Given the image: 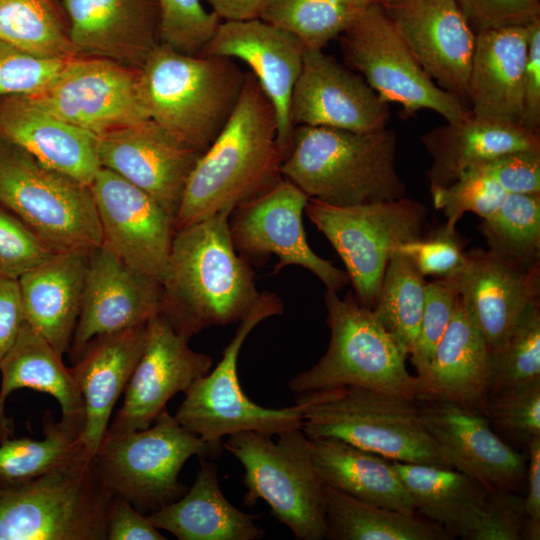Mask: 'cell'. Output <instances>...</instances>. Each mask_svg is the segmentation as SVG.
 Returning <instances> with one entry per match:
<instances>
[{
  "mask_svg": "<svg viewBox=\"0 0 540 540\" xmlns=\"http://www.w3.org/2000/svg\"><path fill=\"white\" fill-rule=\"evenodd\" d=\"M396 143L387 127L355 132L296 126L281 174L309 198L336 206L400 199L406 186L395 168Z\"/></svg>",
  "mask_w": 540,
  "mask_h": 540,
  "instance_id": "3",
  "label": "cell"
},
{
  "mask_svg": "<svg viewBox=\"0 0 540 540\" xmlns=\"http://www.w3.org/2000/svg\"><path fill=\"white\" fill-rule=\"evenodd\" d=\"M432 158L426 175L430 188L446 187L464 172L498 156L540 150L539 133L519 122L471 115L458 123L435 127L421 137Z\"/></svg>",
  "mask_w": 540,
  "mask_h": 540,
  "instance_id": "29",
  "label": "cell"
},
{
  "mask_svg": "<svg viewBox=\"0 0 540 540\" xmlns=\"http://www.w3.org/2000/svg\"><path fill=\"white\" fill-rule=\"evenodd\" d=\"M305 47L289 32L259 18L221 21L202 55L243 62L271 102L283 158L292 135L289 106Z\"/></svg>",
  "mask_w": 540,
  "mask_h": 540,
  "instance_id": "24",
  "label": "cell"
},
{
  "mask_svg": "<svg viewBox=\"0 0 540 540\" xmlns=\"http://www.w3.org/2000/svg\"><path fill=\"white\" fill-rule=\"evenodd\" d=\"M309 197L282 178L270 190L235 208L229 229L237 252L248 262H263L275 255L274 273L289 265L314 273L327 290L338 292L349 283L346 271L318 256L309 246L302 213Z\"/></svg>",
  "mask_w": 540,
  "mask_h": 540,
  "instance_id": "14",
  "label": "cell"
},
{
  "mask_svg": "<svg viewBox=\"0 0 540 540\" xmlns=\"http://www.w3.org/2000/svg\"><path fill=\"white\" fill-rule=\"evenodd\" d=\"M0 42L42 57L78 56L61 0H0Z\"/></svg>",
  "mask_w": 540,
  "mask_h": 540,
  "instance_id": "37",
  "label": "cell"
},
{
  "mask_svg": "<svg viewBox=\"0 0 540 540\" xmlns=\"http://www.w3.org/2000/svg\"><path fill=\"white\" fill-rule=\"evenodd\" d=\"M114 495L80 453L23 484L0 489V540H106Z\"/></svg>",
  "mask_w": 540,
  "mask_h": 540,
  "instance_id": "7",
  "label": "cell"
},
{
  "mask_svg": "<svg viewBox=\"0 0 540 540\" xmlns=\"http://www.w3.org/2000/svg\"><path fill=\"white\" fill-rule=\"evenodd\" d=\"M101 167L151 196L173 219L187 179L202 153L156 123H140L97 136Z\"/></svg>",
  "mask_w": 540,
  "mask_h": 540,
  "instance_id": "23",
  "label": "cell"
},
{
  "mask_svg": "<svg viewBox=\"0 0 540 540\" xmlns=\"http://www.w3.org/2000/svg\"><path fill=\"white\" fill-rule=\"evenodd\" d=\"M397 0H348V2L358 11L371 7V6H380L385 8Z\"/></svg>",
  "mask_w": 540,
  "mask_h": 540,
  "instance_id": "59",
  "label": "cell"
},
{
  "mask_svg": "<svg viewBox=\"0 0 540 540\" xmlns=\"http://www.w3.org/2000/svg\"><path fill=\"white\" fill-rule=\"evenodd\" d=\"M88 256L55 252L17 279L25 323L62 355L79 317Z\"/></svg>",
  "mask_w": 540,
  "mask_h": 540,
  "instance_id": "30",
  "label": "cell"
},
{
  "mask_svg": "<svg viewBox=\"0 0 540 540\" xmlns=\"http://www.w3.org/2000/svg\"><path fill=\"white\" fill-rule=\"evenodd\" d=\"M489 250L531 263L540 254V193H509L479 226Z\"/></svg>",
  "mask_w": 540,
  "mask_h": 540,
  "instance_id": "41",
  "label": "cell"
},
{
  "mask_svg": "<svg viewBox=\"0 0 540 540\" xmlns=\"http://www.w3.org/2000/svg\"><path fill=\"white\" fill-rule=\"evenodd\" d=\"M527 49V25L477 31L467 89L474 116L520 123Z\"/></svg>",
  "mask_w": 540,
  "mask_h": 540,
  "instance_id": "28",
  "label": "cell"
},
{
  "mask_svg": "<svg viewBox=\"0 0 540 540\" xmlns=\"http://www.w3.org/2000/svg\"><path fill=\"white\" fill-rule=\"evenodd\" d=\"M392 462L416 511L440 525L451 539L467 540L489 490L453 468Z\"/></svg>",
  "mask_w": 540,
  "mask_h": 540,
  "instance_id": "35",
  "label": "cell"
},
{
  "mask_svg": "<svg viewBox=\"0 0 540 540\" xmlns=\"http://www.w3.org/2000/svg\"><path fill=\"white\" fill-rule=\"evenodd\" d=\"M158 529L179 540H256L264 537L255 516L234 507L222 493L216 466L204 457L196 478L179 499L150 513Z\"/></svg>",
  "mask_w": 540,
  "mask_h": 540,
  "instance_id": "33",
  "label": "cell"
},
{
  "mask_svg": "<svg viewBox=\"0 0 540 540\" xmlns=\"http://www.w3.org/2000/svg\"><path fill=\"white\" fill-rule=\"evenodd\" d=\"M324 484V483H323ZM326 535L332 540H447L437 523L367 503L324 484Z\"/></svg>",
  "mask_w": 540,
  "mask_h": 540,
  "instance_id": "36",
  "label": "cell"
},
{
  "mask_svg": "<svg viewBox=\"0 0 540 540\" xmlns=\"http://www.w3.org/2000/svg\"><path fill=\"white\" fill-rule=\"evenodd\" d=\"M230 213L175 231L161 282V313L188 338L212 326L239 323L260 296L249 262L234 247Z\"/></svg>",
  "mask_w": 540,
  "mask_h": 540,
  "instance_id": "2",
  "label": "cell"
},
{
  "mask_svg": "<svg viewBox=\"0 0 540 540\" xmlns=\"http://www.w3.org/2000/svg\"><path fill=\"white\" fill-rule=\"evenodd\" d=\"M528 49L523 77V108L520 123L539 133L540 127V17L527 24Z\"/></svg>",
  "mask_w": 540,
  "mask_h": 540,
  "instance_id": "53",
  "label": "cell"
},
{
  "mask_svg": "<svg viewBox=\"0 0 540 540\" xmlns=\"http://www.w3.org/2000/svg\"><path fill=\"white\" fill-rule=\"evenodd\" d=\"M146 341V325L92 339L70 368L84 402L80 443L93 459L105 437L114 406L125 391Z\"/></svg>",
  "mask_w": 540,
  "mask_h": 540,
  "instance_id": "27",
  "label": "cell"
},
{
  "mask_svg": "<svg viewBox=\"0 0 540 540\" xmlns=\"http://www.w3.org/2000/svg\"><path fill=\"white\" fill-rule=\"evenodd\" d=\"M307 217L342 259L358 302L373 309L392 252L425 235L427 208L410 198L336 206L309 198Z\"/></svg>",
  "mask_w": 540,
  "mask_h": 540,
  "instance_id": "12",
  "label": "cell"
},
{
  "mask_svg": "<svg viewBox=\"0 0 540 540\" xmlns=\"http://www.w3.org/2000/svg\"><path fill=\"white\" fill-rule=\"evenodd\" d=\"M406 255L422 276L447 278L465 262L463 243L456 229L445 224L438 230L396 248Z\"/></svg>",
  "mask_w": 540,
  "mask_h": 540,
  "instance_id": "49",
  "label": "cell"
},
{
  "mask_svg": "<svg viewBox=\"0 0 540 540\" xmlns=\"http://www.w3.org/2000/svg\"><path fill=\"white\" fill-rule=\"evenodd\" d=\"M433 204L443 210L445 225L456 229L463 214L472 212L482 219L492 214L504 201L507 192L490 177L472 168L446 187L430 188Z\"/></svg>",
  "mask_w": 540,
  "mask_h": 540,
  "instance_id": "44",
  "label": "cell"
},
{
  "mask_svg": "<svg viewBox=\"0 0 540 540\" xmlns=\"http://www.w3.org/2000/svg\"><path fill=\"white\" fill-rule=\"evenodd\" d=\"M0 138L87 186L101 168L97 136L62 120L29 96L0 98Z\"/></svg>",
  "mask_w": 540,
  "mask_h": 540,
  "instance_id": "26",
  "label": "cell"
},
{
  "mask_svg": "<svg viewBox=\"0 0 540 540\" xmlns=\"http://www.w3.org/2000/svg\"><path fill=\"white\" fill-rule=\"evenodd\" d=\"M0 204L53 251L90 255L103 242L90 186L0 138Z\"/></svg>",
  "mask_w": 540,
  "mask_h": 540,
  "instance_id": "10",
  "label": "cell"
},
{
  "mask_svg": "<svg viewBox=\"0 0 540 540\" xmlns=\"http://www.w3.org/2000/svg\"><path fill=\"white\" fill-rule=\"evenodd\" d=\"M165 540L148 516L142 515L126 499L113 497L106 520V540Z\"/></svg>",
  "mask_w": 540,
  "mask_h": 540,
  "instance_id": "54",
  "label": "cell"
},
{
  "mask_svg": "<svg viewBox=\"0 0 540 540\" xmlns=\"http://www.w3.org/2000/svg\"><path fill=\"white\" fill-rule=\"evenodd\" d=\"M289 117L296 126H321L355 132L385 128L387 102L357 72L323 49H306L290 99Z\"/></svg>",
  "mask_w": 540,
  "mask_h": 540,
  "instance_id": "19",
  "label": "cell"
},
{
  "mask_svg": "<svg viewBox=\"0 0 540 540\" xmlns=\"http://www.w3.org/2000/svg\"><path fill=\"white\" fill-rule=\"evenodd\" d=\"M325 306L331 338L326 353L312 367L288 382L299 394L342 386L419 399L424 386L406 367L407 351L384 329L372 309L349 291L344 299L326 290Z\"/></svg>",
  "mask_w": 540,
  "mask_h": 540,
  "instance_id": "6",
  "label": "cell"
},
{
  "mask_svg": "<svg viewBox=\"0 0 540 540\" xmlns=\"http://www.w3.org/2000/svg\"><path fill=\"white\" fill-rule=\"evenodd\" d=\"M162 284L104 245L88 256L81 308L69 352L75 362L95 337L146 325L162 312Z\"/></svg>",
  "mask_w": 540,
  "mask_h": 540,
  "instance_id": "20",
  "label": "cell"
},
{
  "mask_svg": "<svg viewBox=\"0 0 540 540\" xmlns=\"http://www.w3.org/2000/svg\"><path fill=\"white\" fill-rule=\"evenodd\" d=\"M282 161L274 108L247 71L231 117L187 179L175 231L261 196L283 178Z\"/></svg>",
  "mask_w": 540,
  "mask_h": 540,
  "instance_id": "1",
  "label": "cell"
},
{
  "mask_svg": "<svg viewBox=\"0 0 540 540\" xmlns=\"http://www.w3.org/2000/svg\"><path fill=\"white\" fill-rule=\"evenodd\" d=\"M284 311L280 297L264 291L250 311L239 321L238 328L223 351L221 360L206 375L194 381L174 415L189 432L220 451L222 438L244 431L279 435L302 428L308 404L298 395L296 404L284 408H267L256 404L241 388L237 363L240 350L249 333L263 320Z\"/></svg>",
  "mask_w": 540,
  "mask_h": 540,
  "instance_id": "9",
  "label": "cell"
},
{
  "mask_svg": "<svg viewBox=\"0 0 540 540\" xmlns=\"http://www.w3.org/2000/svg\"><path fill=\"white\" fill-rule=\"evenodd\" d=\"M490 350L458 294L452 318L422 381L425 395L484 414L490 389Z\"/></svg>",
  "mask_w": 540,
  "mask_h": 540,
  "instance_id": "32",
  "label": "cell"
},
{
  "mask_svg": "<svg viewBox=\"0 0 540 540\" xmlns=\"http://www.w3.org/2000/svg\"><path fill=\"white\" fill-rule=\"evenodd\" d=\"M78 56L140 69L160 44L157 0H61Z\"/></svg>",
  "mask_w": 540,
  "mask_h": 540,
  "instance_id": "25",
  "label": "cell"
},
{
  "mask_svg": "<svg viewBox=\"0 0 540 540\" xmlns=\"http://www.w3.org/2000/svg\"><path fill=\"white\" fill-rule=\"evenodd\" d=\"M160 8V43L179 52L200 54L221 19L203 0H157Z\"/></svg>",
  "mask_w": 540,
  "mask_h": 540,
  "instance_id": "43",
  "label": "cell"
},
{
  "mask_svg": "<svg viewBox=\"0 0 540 540\" xmlns=\"http://www.w3.org/2000/svg\"><path fill=\"white\" fill-rule=\"evenodd\" d=\"M42 428L41 440L13 436L0 441V489L30 481L83 453L81 429L55 421L48 411Z\"/></svg>",
  "mask_w": 540,
  "mask_h": 540,
  "instance_id": "38",
  "label": "cell"
},
{
  "mask_svg": "<svg viewBox=\"0 0 540 540\" xmlns=\"http://www.w3.org/2000/svg\"><path fill=\"white\" fill-rule=\"evenodd\" d=\"M70 59L42 57L0 42V98L37 94Z\"/></svg>",
  "mask_w": 540,
  "mask_h": 540,
  "instance_id": "46",
  "label": "cell"
},
{
  "mask_svg": "<svg viewBox=\"0 0 540 540\" xmlns=\"http://www.w3.org/2000/svg\"><path fill=\"white\" fill-rule=\"evenodd\" d=\"M221 21H239L259 17L266 0H203Z\"/></svg>",
  "mask_w": 540,
  "mask_h": 540,
  "instance_id": "57",
  "label": "cell"
},
{
  "mask_svg": "<svg viewBox=\"0 0 540 540\" xmlns=\"http://www.w3.org/2000/svg\"><path fill=\"white\" fill-rule=\"evenodd\" d=\"M62 356L24 322L15 343L0 360V441L13 437V422L6 417L5 402L10 393L21 388L53 396L61 408V421L82 431L83 398Z\"/></svg>",
  "mask_w": 540,
  "mask_h": 540,
  "instance_id": "31",
  "label": "cell"
},
{
  "mask_svg": "<svg viewBox=\"0 0 540 540\" xmlns=\"http://www.w3.org/2000/svg\"><path fill=\"white\" fill-rule=\"evenodd\" d=\"M90 188L102 245L161 283L175 234L174 219L151 196L107 168L98 170Z\"/></svg>",
  "mask_w": 540,
  "mask_h": 540,
  "instance_id": "16",
  "label": "cell"
},
{
  "mask_svg": "<svg viewBox=\"0 0 540 540\" xmlns=\"http://www.w3.org/2000/svg\"><path fill=\"white\" fill-rule=\"evenodd\" d=\"M383 9L428 76L467 100L476 34L455 0H397Z\"/></svg>",
  "mask_w": 540,
  "mask_h": 540,
  "instance_id": "22",
  "label": "cell"
},
{
  "mask_svg": "<svg viewBox=\"0 0 540 540\" xmlns=\"http://www.w3.org/2000/svg\"><path fill=\"white\" fill-rule=\"evenodd\" d=\"M418 404L424 427L454 469L489 491L519 489L526 460L494 432L482 412L432 397H421Z\"/></svg>",
  "mask_w": 540,
  "mask_h": 540,
  "instance_id": "21",
  "label": "cell"
},
{
  "mask_svg": "<svg viewBox=\"0 0 540 540\" xmlns=\"http://www.w3.org/2000/svg\"><path fill=\"white\" fill-rule=\"evenodd\" d=\"M277 436L275 442L271 435L244 431L223 444L244 468V503L266 502L297 540L325 539L324 484L313 465L311 440L302 428Z\"/></svg>",
  "mask_w": 540,
  "mask_h": 540,
  "instance_id": "8",
  "label": "cell"
},
{
  "mask_svg": "<svg viewBox=\"0 0 540 540\" xmlns=\"http://www.w3.org/2000/svg\"><path fill=\"white\" fill-rule=\"evenodd\" d=\"M338 39L348 65L382 100L401 105L407 115L428 109L448 123L471 115L460 98L422 69L382 7L358 11Z\"/></svg>",
  "mask_w": 540,
  "mask_h": 540,
  "instance_id": "13",
  "label": "cell"
},
{
  "mask_svg": "<svg viewBox=\"0 0 540 540\" xmlns=\"http://www.w3.org/2000/svg\"><path fill=\"white\" fill-rule=\"evenodd\" d=\"M474 169L509 193H540V150L516 151L486 161Z\"/></svg>",
  "mask_w": 540,
  "mask_h": 540,
  "instance_id": "51",
  "label": "cell"
},
{
  "mask_svg": "<svg viewBox=\"0 0 540 540\" xmlns=\"http://www.w3.org/2000/svg\"><path fill=\"white\" fill-rule=\"evenodd\" d=\"M53 251L30 227L0 204V275L18 279Z\"/></svg>",
  "mask_w": 540,
  "mask_h": 540,
  "instance_id": "48",
  "label": "cell"
},
{
  "mask_svg": "<svg viewBox=\"0 0 540 540\" xmlns=\"http://www.w3.org/2000/svg\"><path fill=\"white\" fill-rule=\"evenodd\" d=\"M469 24L477 31L527 25L540 17L538 0H455Z\"/></svg>",
  "mask_w": 540,
  "mask_h": 540,
  "instance_id": "52",
  "label": "cell"
},
{
  "mask_svg": "<svg viewBox=\"0 0 540 540\" xmlns=\"http://www.w3.org/2000/svg\"><path fill=\"white\" fill-rule=\"evenodd\" d=\"M24 322L18 280L0 275V360L15 343Z\"/></svg>",
  "mask_w": 540,
  "mask_h": 540,
  "instance_id": "55",
  "label": "cell"
},
{
  "mask_svg": "<svg viewBox=\"0 0 540 540\" xmlns=\"http://www.w3.org/2000/svg\"><path fill=\"white\" fill-rule=\"evenodd\" d=\"M484 415L497 428L527 444L540 436V381L489 395Z\"/></svg>",
  "mask_w": 540,
  "mask_h": 540,
  "instance_id": "45",
  "label": "cell"
},
{
  "mask_svg": "<svg viewBox=\"0 0 540 540\" xmlns=\"http://www.w3.org/2000/svg\"><path fill=\"white\" fill-rule=\"evenodd\" d=\"M539 261L522 263L491 250L465 252L463 266L440 278L457 292L490 352L508 338L524 311L539 300Z\"/></svg>",
  "mask_w": 540,
  "mask_h": 540,
  "instance_id": "18",
  "label": "cell"
},
{
  "mask_svg": "<svg viewBox=\"0 0 540 540\" xmlns=\"http://www.w3.org/2000/svg\"><path fill=\"white\" fill-rule=\"evenodd\" d=\"M540 539V520H534L525 517L520 540H539Z\"/></svg>",
  "mask_w": 540,
  "mask_h": 540,
  "instance_id": "58",
  "label": "cell"
},
{
  "mask_svg": "<svg viewBox=\"0 0 540 540\" xmlns=\"http://www.w3.org/2000/svg\"><path fill=\"white\" fill-rule=\"evenodd\" d=\"M246 73L234 59L160 43L138 70V92L151 121L203 153L231 117Z\"/></svg>",
  "mask_w": 540,
  "mask_h": 540,
  "instance_id": "4",
  "label": "cell"
},
{
  "mask_svg": "<svg viewBox=\"0 0 540 540\" xmlns=\"http://www.w3.org/2000/svg\"><path fill=\"white\" fill-rule=\"evenodd\" d=\"M189 340L162 313L148 321L142 355L106 435L148 428L175 394L211 370L213 359L191 349Z\"/></svg>",
  "mask_w": 540,
  "mask_h": 540,
  "instance_id": "17",
  "label": "cell"
},
{
  "mask_svg": "<svg viewBox=\"0 0 540 540\" xmlns=\"http://www.w3.org/2000/svg\"><path fill=\"white\" fill-rule=\"evenodd\" d=\"M456 298L457 292L444 279L426 282L421 322L410 354L421 382L429 371L435 350L452 318Z\"/></svg>",
  "mask_w": 540,
  "mask_h": 540,
  "instance_id": "47",
  "label": "cell"
},
{
  "mask_svg": "<svg viewBox=\"0 0 540 540\" xmlns=\"http://www.w3.org/2000/svg\"><path fill=\"white\" fill-rule=\"evenodd\" d=\"M525 517L524 497L511 490L489 491L467 540H520Z\"/></svg>",
  "mask_w": 540,
  "mask_h": 540,
  "instance_id": "50",
  "label": "cell"
},
{
  "mask_svg": "<svg viewBox=\"0 0 540 540\" xmlns=\"http://www.w3.org/2000/svg\"><path fill=\"white\" fill-rule=\"evenodd\" d=\"M490 364L489 395L540 381L539 300L524 311L505 342L490 352Z\"/></svg>",
  "mask_w": 540,
  "mask_h": 540,
  "instance_id": "42",
  "label": "cell"
},
{
  "mask_svg": "<svg viewBox=\"0 0 540 540\" xmlns=\"http://www.w3.org/2000/svg\"><path fill=\"white\" fill-rule=\"evenodd\" d=\"M216 452L164 409L146 429L105 435L93 462L113 495L153 513L188 491L178 476L189 458Z\"/></svg>",
  "mask_w": 540,
  "mask_h": 540,
  "instance_id": "11",
  "label": "cell"
},
{
  "mask_svg": "<svg viewBox=\"0 0 540 540\" xmlns=\"http://www.w3.org/2000/svg\"><path fill=\"white\" fill-rule=\"evenodd\" d=\"M357 12L348 0H266L258 18L294 35L305 49H323Z\"/></svg>",
  "mask_w": 540,
  "mask_h": 540,
  "instance_id": "40",
  "label": "cell"
},
{
  "mask_svg": "<svg viewBox=\"0 0 540 540\" xmlns=\"http://www.w3.org/2000/svg\"><path fill=\"white\" fill-rule=\"evenodd\" d=\"M299 395L308 399L302 430L311 440L335 438L391 461L453 468L424 427L418 399L357 386Z\"/></svg>",
  "mask_w": 540,
  "mask_h": 540,
  "instance_id": "5",
  "label": "cell"
},
{
  "mask_svg": "<svg viewBox=\"0 0 540 540\" xmlns=\"http://www.w3.org/2000/svg\"><path fill=\"white\" fill-rule=\"evenodd\" d=\"M138 70L107 59L77 56L29 97L62 120L98 136L149 119L138 92Z\"/></svg>",
  "mask_w": 540,
  "mask_h": 540,
  "instance_id": "15",
  "label": "cell"
},
{
  "mask_svg": "<svg viewBox=\"0 0 540 540\" xmlns=\"http://www.w3.org/2000/svg\"><path fill=\"white\" fill-rule=\"evenodd\" d=\"M426 281L410 259L395 249L388 261L372 309L384 329L407 351H413L421 322Z\"/></svg>",
  "mask_w": 540,
  "mask_h": 540,
  "instance_id": "39",
  "label": "cell"
},
{
  "mask_svg": "<svg viewBox=\"0 0 540 540\" xmlns=\"http://www.w3.org/2000/svg\"><path fill=\"white\" fill-rule=\"evenodd\" d=\"M526 446L528 491L524 497L525 514L527 518L540 520V436L531 438Z\"/></svg>",
  "mask_w": 540,
  "mask_h": 540,
  "instance_id": "56",
  "label": "cell"
},
{
  "mask_svg": "<svg viewBox=\"0 0 540 540\" xmlns=\"http://www.w3.org/2000/svg\"><path fill=\"white\" fill-rule=\"evenodd\" d=\"M311 444L314 468L325 485L367 503L417 514L389 459L335 438L313 439Z\"/></svg>",
  "mask_w": 540,
  "mask_h": 540,
  "instance_id": "34",
  "label": "cell"
}]
</instances>
